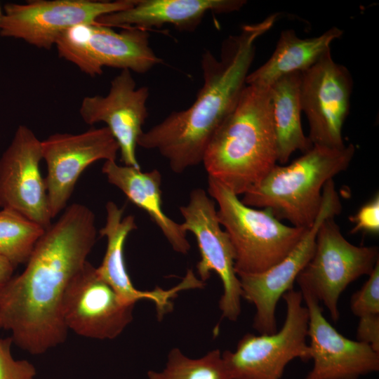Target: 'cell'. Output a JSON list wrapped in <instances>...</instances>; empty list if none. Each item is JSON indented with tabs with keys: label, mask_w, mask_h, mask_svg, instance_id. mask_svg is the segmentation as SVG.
I'll return each mask as SVG.
<instances>
[{
	"label": "cell",
	"mask_w": 379,
	"mask_h": 379,
	"mask_svg": "<svg viewBox=\"0 0 379 379\" xmlns=\"http://www.w3.org/2000/svg\"><path fill=\"white\" fill-rule=\"evenodd\" d=\"M93 212L72 204L46 229L24 271L0 288V330L31 354H41L67 337L62 317L65 292L87 261L96 240Z\"/></svg>",
	"instance_id": "6da1fadb"
},
{
	"label": "cell",
	"mask_w": 379,
	"mask_h": 379,
	"mask_svg": "<svg viewBox=\"0 0 379 379\" xmlns=\"http://www.w3.org/2000/svg\"><path fill=\"white\" fill-rule=\"evenodd\" d=\"M277 17L273 14L258 23L244 25L239 34L222 42L219 58L209 51L203 53L204 81L194 102L143 131L138 145L157 151L175 173L203 163L211 138L246 86L256 40L272 27Z\"/></svg>",
	"instance_id": "7a4b0ae2"
},
{
	"label": "cell",
	"mask_w": 379,
	"mask_h": 379,
	"mask_svg": "<svg viewBox=\"0 0 379 379\" xmlns=\"http://www.w3.org/2000/svg\"><path fill=\"white\" fill-rule=\"evenodd\" d=\"M277 162L270 86L246 84L207 147L203 164L208 177L243 195Z\"/></svg>",
	"instance_id": "3957f363"
},
{
	"label": "cell",
	"mask_w": 379,
	"mask_h": 379,
	"mask_svg": "<svg viewBox=\"0 0 379 379\" xmlns=\"http://www.w3.org/2000/svg\"><path fill=\"white\" fill-rule=\"evenodd\" d=\"M356 152L352 144L340 149L313 145L288 165H276L241 202L267 208L279 220L309 229L320 212L325 184L346 171Z\"/></svg>",
	"instance_id": "277c9868"
},
{
	"label": "cell",
	"mask_w": 379,
	"mask_h": 379,
	"mask_svg": "<svg viewBox=\"0 0 379 379\" xmlns=\"http://www.w3.org/2000/svg\"><path fill=\"white\" fill-rule=\"evenodd\" d=\"M208 194L218 206L220 224L232 245L237 275L258 274L277 264L308 230L286 225L269 209L244 204L239 196L208 177Z\"/></svg>",
	"instance_id": "5b68a950"
},
{
	"label": "cell",
	"mask_w": 379,
	"mask_h": 379,
	"mask_svg": "<svg viewBox=\"0 0 379 379\" xmlns=\"http://www.w3.org/2000/svg\"><path fill=\"white\" fill-rule=\"evenodd\" d=\"M282 298L286 314L279 331L273 334L246 333L234 351L222 353L232 379H280L292 360L311 359L307 343L309 316L302 293L293 288Z\"/></svg>",
	"instance_id": "8992f818"
},
{
	"label": "cell",
	"mask_w": 379,
	"mask_h": 379,
	"mask_svg": "<svg viewBox=\"0 0 379 379\" xmlns=\"http://www.w3.org/2000/svg\"><path fill=\"white\" fill-rule=\"evenodd\" d=\"M378 262V246L351 244L341 233L335 217L331 216L321 222L313 255L296 281L300 290L322 302L332 321L337 322L341 293L358 278L368 276Z\"/></svg>",
	"instance_id": "52a82bcc"
},
{
	"label": "cell",
	"mask_w": 379,
	"mask_h": 379,
	"mask_svg": "<svg viewBox=\"0 0 379 379\" xmlns=\"http://www.w3.org/2000/svg\"><path fill=\"white\" fill-rule=\"evenodd\" d=\"M149 37L145 29L127 27L117 32L95 22L67 29L55 45L60 57L91 77L100 75L103 67L143 74L162 62Z\"/></svg>",
	"instance_id": "ba28073f"
},
{
	"label": "cell",
	"mask_w": 379,
	"mask_h": 379,
	"mask_svg": "<svg viewBox=\"0 0 379 379\" xmlns=\"http://www.w3.org/2000/svg\"><path fill=\"white\" fill-rule=\"evenodd\" d=\"M180 212L183 229L192 233L197 242L199 279L206 281L211 272L218 275L223 289L219 300L222 318L237 321L241 311V285L234 270V251L220 224L215 201L204 189L195 188L191 191L187 203L180 207Z\"/></svg>",
	"instance_id": "9c48e42d"
},
{
	"label": "cell",
	"mask_w": 379,
	"mask_h": 379,
	"mask_svg": "<svg viewBox=\"0 0 379 379\" xmlns=\"http://www.w3.org/2000/svg\"><path fill=\"white\" fill-rule=\"evenodd\" d=\"M136 0H34L4 5L0 34L50 49L65 30L93 23L106 14L125 10Z\"/></svg>",
	"instance_id": "30bf717a"
},
{
	"label": "cell",
	"mask_w": 379,
	"mask_h": 379,
	"mask_svg": "<svg viewBox=\"0 0 379 379\" xmlns=\"http://www.w3.org/2000/svg\"><path fill=\"white\" fill-rule=\"evenodd\" d=\"M352 88L350 72L333 60L331 48L301 72V108L308 121L312 145L333 149L345 146L342 131Z\"/></svg>",
	"instance_id": "8fae6325"
},
{
	"label": "cell",
	"mask_w": 379,
	"mask_h": 379,
	"mask_svg": "<svg viewBox=\"0 0 379 379\" xmlns=\"http://www.w3.org/2000/svg\"><path fill=\"white\" fill-rule=\"evenodd\" d=\"M342 208L336 190L326 187L323 191L321 208L314 223L287 256L262 272L237 275L241 298L255 307L253 327L260 334H273L277 331L276 308L279 300L293 288L298 274L312 258L321 222L328 217L339 215Z\"/></svg>",
	"instance_id": "7c38bea8"
},
{
	"label": "cell",
	"mask_w": 379,
	"mask_h": 379,
	"mask_svg": "<svg viewBox=\"0 0 379 379\" xmlns=\"http://www.w3.org/2000/svg\"><path fill=\"white\" fill-rule=\"evenodd\" d=\"M134 306L124 302L86 261L66 288L62 317L67 330L79 335L114 339L132 321Z\"/></svg>",
	"instance_id": "4fadbf2b"
},
{
	"label": "cell",
	"mask_w": 379,
	"mask_h": 379,
	"mask_svg": "<svg viewBox=\"0 0 379 379\" xmlns=\"http://www.w3.org/2000/svg\"><path fill=\"white\" fill-rule=\"evenodd\" d=\"M119 147L106 127L79 134L55 133L41 141L50 212L55 218L67 206L83 171L98 161H115Z\"/></svg>",
	"instance_id": "5bb4252c"
},
{
	"label": "cell",
	"mask_w": 379,
	"mask_h": 379,
	"mask_svg": "<svg viewBox=\"0 0 379 379\" xmlns=\"http://www.w3.org/2000/svg\"><path fill=\"white\" fill-rule=\"evenodd\" d=\"M41 160V141L27 126H19L0 159V207L14 210L46 230L52 217Z\"/></svg>",
	"instance_id": "9a60e30c"
},
{
	"label": "cell",
	"mask_w": 379,
	"mask_h": 379,
	"mask_svg": "<svg viewBox=\"0 0 379 379\" xmlns=\"http://www.w3.org/2000/svg\"><path fill=\"white\" fill-rule=\"evenodd\" d=\"M149 95V88H137L131 72L124 69L112 80L106 95L86 96L81 101L79 114L84 121L106 124L118 143L125 166L140 168L135 149L148 117Z\"/></svg>",
	"instance_id": "2e32d148"
},
{
	"label": "cell",
	"mask_w": 379,
	"mask_h": 379,
	"mask_svg": "<svg viewBox=\"0 0 379 379\" xmlns=\"http://www.w3.org/2000/svg\"><path fill=\"white\" fill-rule=\"evenodd\" d=\"M308 311V343L313 366L305 379H359L379 371V352L340 334L324 317L319 301L300 290Z\"/></svg>",
	"instance_id": "e0dca14e"
},
{
	"label": "cell",
	"mask_w": 379,
	"mask_h": 379,
	"mask_svg": "<svg viewBox=\"0 0 379 379\" xmlns=\"http://www.w3.org/2000/svg\"><path fill=\"white\" fill-rule=\"evenodd\" d=\"M106 222L100 234L107 239L106 251L100 265L97 268L99 275L118 293L124 302L134 305L141 300H151L155 305L157 316L161 319L173 308L172 299L182 290L197 288L199 281L188 271L182 280L168 290L159 287L152 291H142L133 284L127 272L124 248L127 237L137 229L135 218L129 215L124 217V208L113 201L106 204Z\"/></svg>",
	"instance_id": "ac0fdd59"
},
{
	"label": "cell",
	"mask_w": 379,
	"mask_h": 379,
	"mask_svg": "<svg viewBox=\"0 0 379 379\" xmlns=\"http://www.w3.org/2000/svg\"><path fill=\"white\" fill-rule=\"evenodd\" d=\"M245 0H136L125 10L104 15L97 22L109 27H137L145 30L171 25L179 31L193 32L208 12L239 11Z\"/></svg>",
	"instance_id": "d6986e66"
},
{
	"label": "cell",
	"mask_w": 379,
	"mask_h": 379,
	"mask_svg": "<svg viewBox=\"0 0 379 379\" xmlns=\"http://www.w3.org/2000/svg\"><path fill=\"white\" fill-rule=\"evenodd\" d=\"M102 171L111 185L148 214L175 252L181 254L189 252L190 244L182 224L171 219L163 210L162 178L159 171L143 172L140 168L119 166L116 161L109 160L105 161Z\"/></svg>",
	"instance_id": "ffe728a7"
},
{
	"label": "cell",
	"mask_w": 379,
	"mask_h": 379,
	"mask_svg": "<svg viewBox=\"0 0 379 379\" xmlns=\"http://www.w3.org/2000/svg\"><path fill=\"white\" fill-rule=\"evenodd\" d=\"M343 34L342 29L333 27L318 36L300 39L293 29L283 30L272 55L248 74L246 84L269 87L284 75L304 72L331 48V44Z\"/></svg>",
	"instance_id": "44dd1931"
},
{
	"label": "cell",
	"mask_w": 379,
	"mask_h": 379,
	"mask_svg": "<svg viewBox=\"0 0 379 379\" xmlns=\"http://www.w3.org/2000/svg\"><path fill=\"white\" fill-rule=\"evenodd\" d=\"M300 81L301 72H297L283 76L270 86L278 162L281 165L295 151L304 153L313 146L301 125Z\"/></svg>",
	"instance_id": "7402d4cb"
},
{
	"label": "cell",
	"mask_w": 379,
	"mask_h": 379,
	"mask_svg": "<svg viewBox=\"0 0 379 379\" xmlns=\"http://www.w3.org/2000/svg\"><path fill=\"white\" fill-rule=\"evenodd\" d=\"M45 229L20 213L0 211V255L15 267L26 264Z\"/></svg>",
	"instance_id": "603a6c76"
},
{
	"label": "cell",
	"mask_w": 379,
	"mask_h": 379,
	"mask_svg": "<svg viewBox=\"0 0 379 379\" xmlns=\"http://www.w3.org/2000/svg\"><path fill=\"white\" fill-rule=\"evenodd\" d=\"M149 379H232L218 349L204 357L193 359L185 356L179 348L168 354L165 368L161 372L149 371Z\"/></svg>",
	"instance_id": "cb8c5ba5"
},
{
	"label": "cell",
	"mask_w": 379,
	"mask_h": 379,
	"mask_svg": "<svg viewBox=\"0 0 379 379\" xmlns=\"http://www.w3.org/2000/svg\"><path fill=\"white\" fill-rule=\"evenodd\" d=\"M350 309L359 318L379 315V262L362 287L352 295Z\"/></svg>",
	"instance_id": "d4e9b609"
},
{
	"label": "cell",
	"mask_w": 379,
	"mask_h": 379,
	"mask_svg": "<svg viewBox=\"0 0 379 379\" xmlns=\"http://www.w3.org/2000/svg\"><path fill=\"white\" fill-rule=\"evenodd\" d=\"M11 337L0 338V379H34L35 367L27 360H15L11 354Z\"/></svg>",
	"instance_id": "484cf974"
},
{
	"label": "cell",
	"mask_w": 379,
	"mask_h": 379,
	"mask_svg": "<svg viewBox=\"0 0 379 379\" xmlns=\"http://www.w3.org/2000/svg\"><path fill=\"white\" fill-rule=\"evenodd\" d=\"M349 219L353 224L352 234L363 232L378 234L379 233L378 193L362 205L357 212L350 216Z\"/></svg>",
	"instance_id": "4316f807"
},
{
	"label": "cell",
	"mask_w": 379,
	"mask_h": 379,
	"mask_svg": "<svg viewBox=\"0 0 379 379\" xmlns=\"http://www.w3.org/2000/svg\"><path fill=\"white\" fill-rule=\"evenodd\" d=\"M357 339L379 352V315L359 318Z\"/></svg>",
	"instance_id": "83f0119b"
},
{
	"label": "cell",
	"mask_w": 379,
	"mask_h": 379,
	"mask_svg": "<svg viewBox=\"0 0 379 379\" xmlns=\"http://www.w3.org/2000/svg\"><path fill=\"white\" fill-rule=\"evenodd\" d=\"M15 267L6 258L0 255V288L13 276Z\"/></svg>",
	"instance_id": "f1b7e54d"
},
{
	"label": "cell",
	"mask_w": 379,
	"mask_h": 379,
	"mask_svg": "<svg viewBox=\"0 0 379 379\" xmlns=\"http://www.w3.org/2000/svg\"><path fill=\"white\" fill-rule=\"evenodd\" d=\"M2 15H3V13L1 11V6H0V23H1V20Z\"/></svg>",
	"instance_id": "f546056e"
}]
</instances>
